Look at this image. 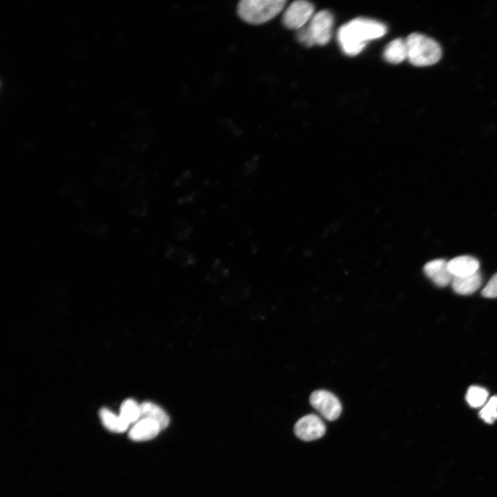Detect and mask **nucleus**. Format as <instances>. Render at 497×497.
Here are the masks:
<instances>
[{
	"instance_id": "f257e3e1",
	"label": "nucleus",
	"mask_w": 497,
	"mask_h": 497,
	"mask_svg": "<svg viewBox=\"0 0 497 497\" xmlns=\"http://www.w3.org/2000/svg\"><path fill=\"white\" fill-rule=\"evenodd\" d=\"M387 27L382 23L367 18H355L342 25L338 32V41L347 55L359 54L371 40L383 37Z\"/></svg>"
},
{
	"instance_id": "f03ea898",
	"label": "nucleus",
	"mask_w": 497,
	"mask_h": 497,
	"mask_svg": "<svg viewBox=\"0 0 497 497\" xmlns=\"http://www.w3.org/2000/svg\"><path fill=\"white\" fill-rule=\"evenodd\" d=\"M285 0H242L237 6V13L244 22L260 25L269 21L284 8Z\"/></svg>"
},
{
	"instance_id": "7ed1b4c3",
	"label": "nucleus",
	"mask_w": 497,
	"mask_h": 497,
	"mask_svg": "<svg viewBox=\"0 0 497 497\" xmlns=\"http://www.w3.org/2000/svg\"><path fill=\"white\" fill-rule=\"evenodd\" d=\"M407 59L416 66L436 64L442 55L440 45L433 39L418 32L410 34L406 39Z\"/></svg>"
},
{
	"instance_id": "20e7f679",
	"label": "nucleus",
	"mask_w": 497,
	"mask_h": 497,
	"mask_svg": "<svg viewBox=\"0 0 497 497\" xmlns=\"http://www.w3.org/2000/svg\"><path fill=\"white\" fill-rule=\"evenodd\" d=\"M314 15V7L309 1L299 0L292 2L285 10L282 21L285 28L300 30L310 21Z\"/></svg>"
},
{
	"instance_id": "39448f33",
	"label": "nucleus",
	"mask_w": 497,
	"mask_h": 497,
	"mask_svg": "<svg viewBox=\"0 0 497 497\" xmlns=\"http://www.w3.org/2000/svg\"><path fill=\"white\" fill-rule=\"evenodd\" d=\"M333 25L332 14L326 10L314 14L306 26L314 45H326L330 40Z\"/></svg>"
},
{
	"instance_id": "423d86ee",
	"label": "nucleus",
	"mask_w": 497,
	"mask_h": 497,
	"mask_svg": "<svg viewBox=\"0 0 497 497\" xmlns=\"http://www.w3.org/2000/svg\"><path fill=\"white\" fill-rule=\"evenodd\" d=\"M309 401L312 407L328 420H336L341 413L342 405L340 400L328 391H313L310 396Z\"/></svg>"
},
{
	"instance_id": "0eeeda50",
	"label": "nucleus",
	"mask_w": 497,
	"mask_h": 497,
	"mask_svg": "<svg viewBox=\"0 0 497 497\" xmlns=\"http://www.w3.org/2000/svg\"><path fill=\"white\" fill-rule=\"evenodd\" d=\"M326 431L323 421L315 414H307L300 418L294 426V433L300 439L311 441L321 438Z\"/></svg>"
},
{
	"instance_id": "6e6552de",
	"label": "nucleus",
	"mask_w": 497,
	"mask_h": 497,
	"mask_svg": "<svg viewBox=\"0 0 497 497\" xmlns=\"http://www.w3.org/2000/svg\"><path fill=\"white\" fill-rule=\"evenodd\" d=\"M423 270L425 275L440 287L451 283L454 277L449 270L448 262L444 259H436L426 263Z\"/></svg>"
},
{
	"instance_id": "1a4fd4ad",
	"label": "nucleus",
	"mask_w": 497,
	"mask_h": 497,
	"mask_svg": "<svg viewBox=\"0 0 497 497\" xmlns=\"http://www.w3.org/2000/svg\"><path fill=\"white\" fill-rule=\"evenodd\" d=\"M162 430L155 421L141 418L133 425L128 431V437L134 441H145L154 438Z\"/></svg>"
},
{
	"instance_id": "9d476101",
	"label": "nucleus",
	"mask_w": 497,
	"mask_h": 497,
	"mask_svg": "<svg viewBox=\"0 0 497 497\" xmlns=\"http://www.w3.org/2000/svg\"><path fill=\"white\" fill-rule=\"evenodd\" d=\"M479 267L478 260L469 255L458 256L448 262V268L453 277L472 275L478 271Z\"/></svg>"
},
{
	"instance_id": "9b49d317",
	"label": "nucleus",
	"mask_w": 497,
	"mask_h": 497,
	"mask_svg": "<svg viewBox=\"0 0 497 497\" xmlns=\"http://www.w3.org/2000/svg\"><path fill=\"white\" fill-rule=\"evenodd\" d=\"M482 284V277L479 271L472 275L454 277L451 286L454 291L460 295H469L477 291Z\"/></svg>"
},
{
	"instance_id": "f8f14e48",
	"label": "nucleus",
	"mask_w": 497,
	"mask_h": 497,
	"mask_svg": "<svg viewBox=\"0 0 497 497\" xmlns=\"http://www.w3.org/2000/svg\"><path fill=\"white\" fill-rule=\"evenodd\" d=\"M383 57L389 63L398 64L407 58L406 39L397 38L389 42L383 51Z\"/></svg>"
},
{
	"instance_id": "ddd939ff",
	"label": "nucleus",
	"mask_w": 497,
	"mask_h": 497,
	"mask_svg": "<svg viewBox=\"0 0 497 497\" xmlns=\"http://www.w3.org/2000/svg\"><path fill=\"white\" fill-rule=\"evenodd\" d=\"M141 418L151 419L159 424L162 430L169 424V417L158 405L151 402H144L140 404Z\"/></svg>"
},
{
	"instance_id": "4468645a",
	"label": "nucleus",
	"mask_w": 497,
	"mask_h": 497,
	"mask_svg": "<svg viewBox=\"0 0 497 497\" xmlns=\"http://www.w3.org/2000/svg\"><path fill=\"white\" fill-rule=\"evenodd\" d=\"M99 417L104 426L111 431L124 432L130 426L119 414L116 415L107 408L100 409Z\"/></svg>"
},
{
	"instance_id": "2eb2a0df",
	"label": "nucleus",
	"mask_w": 497,
	"mask_h": 497,
	"mask_svg": "<svg viewBox=\"0 0 497 497\" xmlns=\"http://www.w3.org/2000/svg\"><path fill=\"white\" fill-rule=\"evenodd\" d=\"M120 416L130 425L141 418L140 405L133 399H126L121 405Z\"/></svg>"
},
{
	"instance_id": "dca6fc26",
	"label": "nucleus",
	"mask_w": 497,
	"mask_h": 497,
	"mask_svg": "<svg viewBox=\"0 0 497 497\" xmlns=\"http://www.w3.org/2000/svg\"><path fill=\"white\" fill-rule=\"evenodd\" d=\"M488 391L480 387L471 386L466 393V400L471 407H480L487 401Z\"/></svg>"
},
{
	"instance_id": "f3484780",
	"label": "nucleus",
	"mask_w": 497,
	"mask_h": 497,
	"mask_svg": "<svg viewBox=\"0 0 497 497\" xmlns=\"http://www.w3.org/2000/svg\"><path fill=\"white\" fill-rule=\"evenodd\" d=\"M166 254L170 260L183 265L191 264L195 260L192 253L181 246H171Z\"/></svg>"
},
{
	"instance_id": "a211bd4d",
	"label": "nucleus",
	"mask_w": 497,
	"mask_h": 497,
	"mask_svg": "<svg viewBox=\"0 0 497 497\" xmlns=\"http://www.w3.org/2000/svg\"><path fill=\"white\" fill-rule=\"evenodd\" d=\"M480 418L487 423L491 424L497 420V396H492L482 408Z\"/></svg>"
},
{
	"instance_id": "6ab92c4d",
	"label": "nucleus",
	"mask_w": 497,
	"mask_h": 497,
	"mask_svg": "<svg viewBox=\"0 0 497 497\" xmlns=\"http://www.w3.org/2000/svg\"><path fill=\"white\" fill-rule=\"evenodd\" d=\"M173 229L175 236L180 240L187 238L192 230L189 223L183 219L177 220L175 222Z\"/></svg>"
},
{
	"instance_id": "aec40b11",
	"label": "nucleus",
	"mask_w": 497,
	"mask_h": 497,
	"mask_svg": "<svg viewBox=\"0 0 497 497\" xmlns=\"http://www.w3.org/2000/svg\"><path fill=\"white\" fill-rule=\"evenodd\" d=\"M485 298H497V273L494 275L482 291Z\"/></svg>"
}]
</instances>
